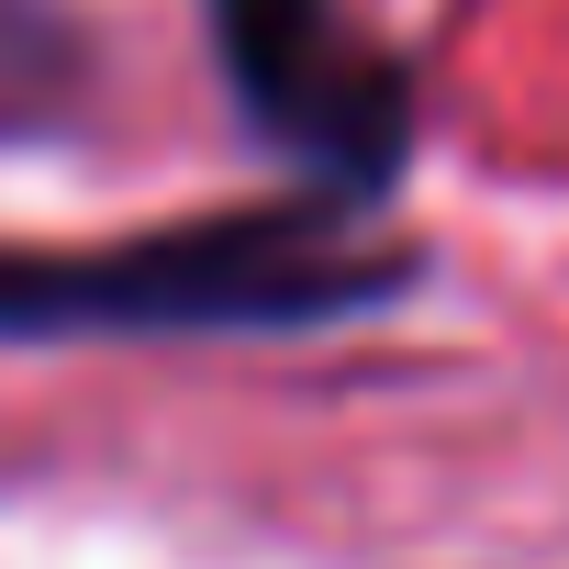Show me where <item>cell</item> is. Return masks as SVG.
<instances>
[{
	"mask_svg": "<svg viewBox=\"0 0 569 569\" xmlns=\"http://www.w3.org/2000/svg\"><path fill=\"white\" fill-rule=\"evenodd\" d=\"M413 291V246L358 234V201H246L168 234H123L90 257H12L0 246V336H268L336 325Z\"/></svg>",
	"mask_w": 569,
	"mask_h": 569,
	"instance_id": "6da1fadb",
	"label": "cell"
},
{
	"mask_svg": "<svg viewBox=\"0 0 569 569\" xmlns=\"http://www.w3.org/2000/svg\"><path fill=\"white\" fill-rule=\"evenodd\" d=\"M201 23L246 123L279 157H302L313 190L380 201L413 168V79L380 57V34L347 0H201Z\"/></svg>",
	"mask_w": 569,
	"mask_h": 569,
	"instance_id": "7a4b0ae2",
	"label": "cell"
}]
</instances>
